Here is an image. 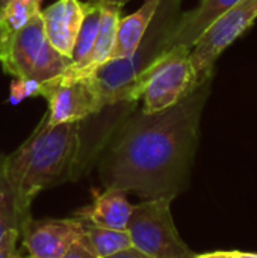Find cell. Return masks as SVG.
I'll return each mask as SVG.
<instances>
[{
	"instance_id": "obj_27",
	"label": "cell",
	"mask_w": 257,
	"mask_h": 258,
	"mask_svg": "<svg viewBox=\"0 0 257 258\" xmlns=\"http://www.w3.org/2000/svg\"><path fill=\"white\" fill-rule=\"evenodd\" d=\"M2 51H3V45L0 44V56H2Z\"/></svg>"
},
{
	"instance_id": "obj_1",
	"label": "cell",
	"mask_w": 257,
	"mask_h": 258,
	"mask_svg": "<svg viewBox=\"0 0 257 258\" xmlns=\"http://www.w3.org/2000/svg\"><path fill=\"white\" fill-rule=\"evenodd\" d=\"M212 79L165 110L136 107L117 125L95 163L105 189L142 200H174L186 189Z\"/></svg>"
},
{
	"instance_id": "obj_23",
	"label": "cell",
	"mask_w": 257,
	"mask_h": 258,
	"mask_svg": "<svg viewBox=\"0 0 257 258\" xmlns=\"http://www.w3.org/2000/svg\"><path fill=\"white\" fill-rule=\"evenodd\" d=\"M233 258H257L254 252H241V251H232Z\"/></svg>"
},
{
	"instance_id": "obj_18",
	"label": "cell",
	"mask_w": 257,
	"mask_h": 258,
	"mask_svg": "<svg viewBox=\"0 0 257 258\" xmlns=\"http://www.w3.org/2000/svg\"><path fill=\"white\" fill-rule=\"evenodd\" d=\"M39 6L41 0H9L0 12V23L8 38L38 15Z\"/></svg>"
},
{
	"instance_id": "obj_28",
	"label": "cell",
	"mask_w": 257,
	"mask_h": 258,
	"mask_svg": "<svg viewBox=\"0 0 257 258\" xmlns=\"http://www.w3.org/2000/svg\"><path fill=\"white\" fill-rule=\"evenodd\" d=\"M20 258H21V257H20Z\"/></svg>"
},
{
	"instance_id": "obj_4",
	"label": "cell",
	"mask_w": 257,
	"mask_h": 258,
	"mask_svg": "<svg viewBox=\"0 0 257 258\" xmlns=\"http://www.w3.org/2000/svg\"><path fill=\"white\" fill-rule=\"evenodd\" d=\"M189 53L191 48L182 45L164 53L133 80L123 101L142 98L139 109L144 113H156L182 101L203 83L197 79Z\"/></svg>"
},
{
	"instance_id": "obj_3",
	"label": "cell",
	"mask_w": 257,
	"mask_h": 258,
	"mask_svg": "<svg viewBox=\"0 0 257 258\" xmlns=\"http://www.w3.org/2000/svg\"><path fill=\"white\" fill-rule=\"evenodd\" d=\"M180 2L162 0L138 50L130 57L109 60L92 73L100 86L105 106L121 103L133 80L165 53V41L180 15Z\"/></svg>"
},
{
	"instance_id": "obj_19",
	"label": "cell",
	"mask_w": 257,
	"mask_h": 258,
	"mask_svg": "<svg viewBox=\"0 0 257 258\" xmlns=\"http://www.w3.org/2000/svg\"><path fill=\"white\" fill-rule=\"evenodd\" d=\"M20 233L17 230H9L3 234L0 240V258H20L17 252V242Z\"/></svg>"
},
{
	"instance_id": "obj_12",
	"label": "cell",
	"mask_w": 257,
	"mask_h": 258,
	"mask_svg": "<svg viewBox=\"0 0 257 258\" xmlns=\"http://www.w3.org/2000/svg\"><path fill=\"white\" fill-rule=\"evenodd\" d=\"M132 207L133 206L127 200V192L109 187L101 194H97L91 204L73 212L71 216L101 228L127 230Z\"/></svg>"
},
{
	"instance_id": "obj_7",
	"label": "cell",
	"mask_w": 257,
	"mask_h": 258,
	"mask_svg": "<svg viewBox=\"0 0 257 258\" xmlns=\"http://www.w3.org/2000/svg\"><path fill=\"white\" fill-rule=\"evenodd\" d=\"M32 94H39L47 100L45 115L52 125L77 122L106 107L94 74L70 76L64 71L47 82L33 85Z\"/></svg>"
},
{
	"instance_id": "obj_6",
	"label": "cell",
	"mask_w": 257,
	"mask_h": 258,
	"mask_svg": "<svg viewBox=\"0 0 257 258\" xmlns=\"http://www.w3.org/2000/svg\"><path fill=\"white\" fill-rule=\"evenodd\" d=\"M170 198L142 200L132 207L127 233L132 246L150 258H192L195 254L180 237Z\"/></svg>"
},
{
	"instance_id": "obj_26",
	"label": "cell",
	"mask_w": 257,
	"mask_h": 258,
	"mask_svg": "<svg viewBox=\"0 0 257 258\" xmlns=\"http://www.w3.org/2000/svg\"><path fill=\"white\" fill-rule=\"evenodd\" d=\"M8 2H9V0H0V12H2V9L5 8V5H6Z\"/></svg>"
},
{
	"instance_id": "obj_9",
	"label": "cell",
	"mask_w": 257,
	"mask_h": 258,
	"mask_svg": "<svg viewBox=\"0 0 257 258\" xmlns=\"http://www.w3.org/2000/svg\"><path fill=\"white\" fill-rule=\"evenodd\" d=\"M83 222L76 218L39 219L32 218L24 224L20 236L27 249V258H62L64 254L80 240Z\"/></svg>"
},
{
	"instance_id": "obj_25",
	"label": "cell",
	"mask_w": 257,
	"mask_h": 258,
	"mask_svg": "<svg viewBox=\"0 0 257 258\" xmlns=\"http://www.w3.org/2000/svg\"><path fill=\"white\" fill-rule=\"evenodd\" d=\"M6 39H8V35H6V32H5V29H3V26H2V23H0V44H2V45H5Z\"/></svg>"
},
{
	"instance_id": "obj_2",
	"label": "cell",
	"mask_w": 257,
	"mask_h": 258,
	"mask_svg": "<svg viewBox=\"0 0 257 258\" xmlns=\"http://www.w3.org/2000/svg\"><path fill=\"white\" fill-rule=\"evenodd\" d=\"M80 154V121L48 124L42 116L33 133L5 159L6 178L18 210L30 216V206L42 190L76 180Z\"/></svg>"
},
{
	"instance_id": "obj_11",
	"label": "cell",
	"mask_w": 257,
	"mask_h": 258,
	"mask_svg": "<svg viewBox=\"0 0 257 258\" xmlns=\"http://www.w3.org/2000/svg\"><path fill=\"white\" fill-rule=\"evenodd\" d=\"M238 2L241 0H200L194 9L180 12L171 33L165 41V53L179 45L192 48L206 29Z\"/></svg>"
},
{
	"instance_id": "obj_24",
	"label": "cell",
	"mask_w": 257,
	"mask_h": 258,
	"mask_svg": "<svg viewBox=\"0 0 257 258\" xmlns=\"http://www.w3.org/2000/svg\"><path fill=\"white\" fill-rule=\"evenodd\" d=\"M86 2H91V3H118V5L123 6L130 0H86Z\"/></svg>"
},
{
	"instance_id": "obj_17",
	"label": "cell",
	"mask_w": 257,
	"mask_h": 258,
	"mask_svg": "<svg viewBox=\"0 0 257 258\" xmlns=\"http://www.w3.org/2000/svg\"><path fill=\"white\" fill-rule=\"evenodd\" d=\"M5 159L6 156L0 154V240L9 230H17L21 233L24 224L30 219V216L23 215L15 204L11 186L6 178Z\"/></svg>"
},
{
	"instance_id": "obj_15",
	"label": "cell",
	"mask_w": 257,
	"mask_h": 258,
	"mask_svg": "<svg viewBox=\"0 0 257 258\" xmlns=\"http://www.w3.org/2000/svg\"><path fill=\"white\" fill-rule=\"evenodd\" d=\"M95 258H106L132 246L127 230H111L83 222V234L79 240Z\"/></svg>"
},
{
	"instance_id": "obj_13",
	"label": "cell",
	"mask_w": 257,
	"mask_h": 258,
	"mask_svg": "<svg viewBox=\"0 0 257 258\" xmlns=\"http://www.w3.org/2000/svg\"><path fill=\"white\" fill-rule=\"evenodd\" d=\"M100 5V26L95 36L94 47L80 68H67L65 73L70 76H88L92 74L98 67L106 63L111 57V53L117 39V29L121 14V5L118 3H98Z\"/></svg>"
},
{
	"instance_id": "obj_14",
	"label": "cell",
	"mask_w": 257,
	"mask_h": 258,
	"mask_svg": "<svg viewBox=\"0 0 257 258\" xmlns=\"http://www.w3.org/2000/svg\"><path fill=\"white\" fill-rule=\"evenodd\" d=\"M161 2L162 0H144L142 6L136 12L124 18H120L118 29H117V39L109 60L127 59L138 50L144 35L148 30V26L151 24L156 15Z\"/></svg>"
},
{
	"instance_id": "obj_5",
	"label": "cell",
	"mask_w": 257,
	"mask_h": 258,
	"mask_svg": "<svg viewBox=\"0 0 257 258\" xmlns=\"http://www.w3.org/2000/svg\"><path fill=\"white\" fill-rule=\"evenodd\" d=\"M0 63L6 74L20 82L36 85L64 73L71 65V59L61 54L50 44L39 12L8 38Z\"/></svg>"
},
{
	"instance_id": "obj_21",
	"label": "cell",
	"mask_w": 257,
	"mask_h": 258,
	"mask_svg": "<svg viewBox=\"0 0 257 258\" xmlns=\"http://www.w3.org/2000/svg\"><path fill=\"white\" fill-rule=\"evenodd\" d=\"M106 258H150V257H148V255H145L144 252L138 251L136 248L130 246V248H127V249H123V251H120V252H117V254H114V255H109V257H106Z\"/></svg>"
},
{
	"instance_id": "obj_20",
	"label": "cell",
	"mask_w": 257,
	"mask_h": 258,
	"mask_svg": "<svg viewBox=\"0 0 257 258\" xmlns=\"http://www.w3.org/2000/svg\"><path fill=\"white\" fill-rule=\"evenodd\" d=\"M62 258H95L83 245H80L79 242L77 243H74L65 254H64V257Z\"/></svg>"
},
{
	"instance_id": "obj_16",
	"label": "cell",
	"mask_w": 257,
	"mask_h": 258,
	"mask_svg": "<svg viewBox=\"0 0 257 258\" xmlns=\"http://www.w3.org/2000/svg\"><path fill=\"white\" fill-rule=\"evenodd\" d=\"M100 15H101L100 5L88 2V9H86V14L82 20L79 33H77V38L74 42L70 68H80L85 63V60L88 59V56L94 47L97 32H98Z\"/></svg>"
},
{
	"instance_id": "obj_22",
	"label": "cell",
	"mask_w": 257,
	"mask_h": 258,
	"mask_svg": "<svg viewBox=\"0 0 257 258\" xmlns=\"http://www.w3.org/2000/svg\"><path fill=\"white\" fill-rule=\"evenodd\" d=\"M192 258H233L232 251H215V252H208V254H200V255H194Z\"/></svg>"
},
{
	"instance_id": "obj_8",
	"label": "cell",
	"mask_w": 257,
	"mask_h": 258,
	"mask_svg": "<svg viewBox=\"0 0 257 258\" xmlns=\"http://www.w3.org/2000/svg\"><path fill=\"white\" fill-rule=\"evenodd\" d=\"M257 20V0H241L217 18L192 45L189 57L198 82L214 77L217 59Z\"/></svg>"
},
{
	"instance_id": "obj_10",
	"label": "cell",
	"mask_w": 257,
	"mask_h": 258,
	"mask_svg": "<svg viewBox=\"0 0 257 258\" xmlns=\"http://www.w3.org/2000/svg\"><path fill=\"white\" fill-rule=\"evenodd\" d=\"M86 9L88 2L58 0L41 11L47 39L61 54L70 59Z\"/></svg>"
}]
</instances>
